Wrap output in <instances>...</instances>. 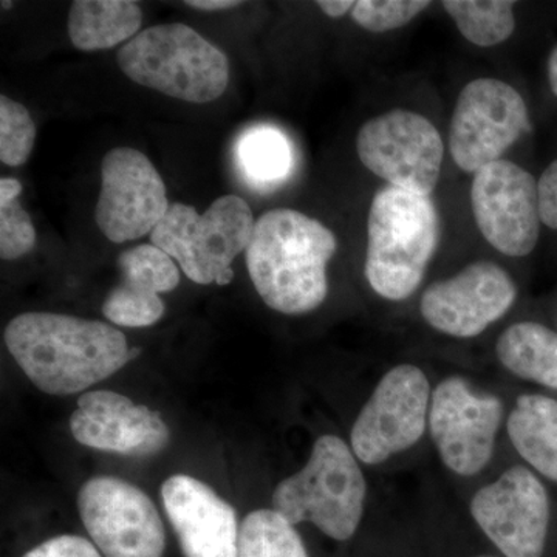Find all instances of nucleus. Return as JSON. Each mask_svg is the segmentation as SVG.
<instances>
[{
    "instance_id": "6",
    "label": "nucleus",
    "mask_w": 557,
    "mask_h": 557,
    "mask_svg": "<svg viewBox=\"0 0 557 557\" xmlns=\"http://www.w3.org/2000/svg\"><path fill=\"white\" fill-rule=\"evenodd\" d=\"M255 218L239 196L212 201L205 214L185 203H172L150 242L177 260L183 273L199 285H228L233 260L247 251L255 233Z\"/></svg>"
},
{
    "instance_id": "23",
    "label": "nucleus",
    "mask_w": 557,
    "mask_h": 557,
    "mask_svg": "<svg viewBox=\"0 0 557 557\" xmlns=\"http://www.w3.org/2000/svg\"><path fill=\"white\" fill-rule=\"evenodd\" d=\"M442 7L461 36L478 47L504 44L516 30V3L509 0H445Z\"/></svg>"
},
{
    "instance_id": "24",
    "label": "nucleus",
    "mask_w": 557,
    "mask_h": 557,
    "mask_svg": "<svg viewBox=\"0 0 557 557\" xmlns=\"http://www.w3.org/2000/svg\"><path fill=\"white\" fill-rule=\"evenodd\" d=\"M237 557H309L295 525L274 509L249 512L240 527Z\"/></svg>"
},
{
    "instance_id": "14",
    "label": "nucleus",
    "mask_w": 557,
    "mask_h": 557,
    "mask_svg": "<svg viewBox=\"0 0 557 557\" xmlns=\"http://www.w3.org/2000/svg\"><path fill=\"white\" fill-rule=\"evenodd\" d=\"M170 208L166 185L145 153L115 148L102 157L95 222L110 242L141 239L160 225Z\"/></svg>"
},
{
    "instance_id": "11",
    "label": "nucleus",
    "mask_w": 557,
    "mask_h": 557,
    "mask_svg": "<svg viewBox=\"0 0 557 557\" xmlns=\"http://www.w3.org/2000/svg\"><path fill=\"white\" fill-rule=\"evenodd\" d=\"M79 518L106 557H163V520L145 491L116 478H94L81 486Z\"/></svg>"
},
{
    "instance_id": "12",
    "label": "nucleus",
    "mask_w": 557,
    "mask_h": 557,
    "mask_svg": "<svg viewBox=\"0 0 557 557\" xmlns=\"http://www.w3.org/2000/svg\"><path fill=\"white\" fill-rule=\"evenodd\" d=\"M471 205L474 220L491 247L523 258L541 236L537 180L519 164L498 160L475 172Z\"/></svg>"
},
{
    "instance_id": "7",
    "label": "nucleus",
    "mask_w": 557,
    "mask_h": 557,
    "mask_svg": "<svg viewBox=\"0 0 557 557\" xmlns=\"http://www.w3.org/2000/svg\"><path fill=\"white\" fill-rule=\"evenodd\" d=\"M432 388L418 366L398 364L373 388L350 432V446L361 463H386L420 443L429 424Z\"/></svg>"
},
{
    "instance_id": "28",
    "label": "nucleus",
    "mask_w": 557,
    "mask_h": 557,
    "mask_svg": "<svg viewBox=\"0 0 557 557\" xmlns=\"http://www.w3.org/2000/svg\"><path fill=\"white\" fill-rule=\"evenodd\" d=\"M22 557H102L100 549L90 541L73 534H64L42 542Z\"/></svg>"
},
{
    "instance_id": "21",
    "label": "nucleus",
    "mask_w": 557,
    "mask_h": 557,
    "mask_svg": "<svg viewBox=\"0 0 557 557\" xmlns=\"http://www.w3.org/2000/svg\"><path fill=\"white\" fill-rule=\"evenodd\" d=\"M496 357L512 375L557 388V333L537 322L509 325L496 344Z\"/></svg>"
},
{
    "instance_id": "16",
    "label": "nucleus",
    "mask_w": 557,
    "mask_h": 557,
    "mask_svg": "<svg viewBox=\"0 0 557 557\" xmlns=\"http://www.w3.org/2000/svg\"><path fill=\"white\" fill-rule=\"evenodd\" d=\"M70 431L79 445L127 457H150L170 443V428L159 410L135 405L119 392H86L70 417Z\"/></svg>"
},
{
    "instance_id": "13",
    "label": "nucleus",
    "mask_w": 557,
    "mask_h": 557,
    "mask_svg": "<svg viewBox=\"0 0 557 557\" xmlns=\"http://www.w3.org/2000/svg\"><path fill=\"white\" fill-rule=\"evenodd\" d=\"M472 519L505 557H542L549 525L544 483L525 467H512L480 487L469 505Z\"/></svg>"
},
{
    "instance_id": "25",
    "label": "nucleus",
    "mask_w": 557,
    "mask_h": 557,
    "mask_svg": "<svg viewBox=\"0 0 557 557\" xmlns=\"http://www.w3.org/2000/svg\"><path fill=\"white\" fill-rule=\"evenodd\" d=\"M36 126L30 112L7 95L0 97V161L20 168L30 159Z\"/></svg>"
},
{
    "instance_id": "20",
    "label": "nucleus",
    "mask_w": 557,
    "mask_h": 557,
    "mask_svg": "<svg viewBox=\"0 0 557 557\" xmlns=\"http://www.w3.org/2000/svg\"><path fill=\"white\" fill-rule=\"evenodd\" d=\"M143 11L131 0H75L69 11V36L83 51L109 50L138 35Z\"/></svg>"
},
{
    "instance_id": "5",
    "label": "nucleus",
    "mask_w": 557,
    "mask_h": 557,
    "mask_svg": "<svg viewBox=\"0 0 557 557\" xmlns=\"http://www.w3.org/2000/svg\"><path fill=\"white\" fill-rule=\"evenodd\" d=\"M121 72L138 86L194 104H207L230 84L226 54L188 25L145 28L116 54Z\"/></svg>"
},
{
    "instance_id": "18",
    "label": "nucleus",
    "mask_w": 557,
    "mask_h": 557,
    "mask_svg": "<svg viewBox=\"0 0 557 557\" xmlns=\"http://www.w3.org/2000/svg\"><path fill=\"white\" fill-rule=\"evenodd\" d=\"M120 284L102 304V314L116 327L143 329L164 314L160 293L178 287L180 271L174 259L152 244L124 251L119 262Z\"/></svg>"
},
{
    "instance_id": "22",
    "label": "nucleus",
    "mask_w": 557,
    "mask_h": 557,
    "mask_svg": "<svg viewBox=\"0 0 557 557\" xmlns=\"http://www.w3.org/2000/svg\"><path fill=\"white\" fill-rule=\"evenodd\" d=\"M237 160L245 178L258 189L276 188L292 174V145L273 127H252L240 135Z\"/></svg>"
},
{
    "instance_id": "29",
    "label": "nucleus",
    "mask_w": 557,
    "mask_h": 557,
    "mask_svg": "<svg viewBox=\"0 0 557 557\" xmlns=\"http://www.w3.org/2000/svg\"><path fill=\"white\" fill-rule=\"evenodd\" d=\"M537 185L542 223L557 230V159L544 171Z\"/></svg>"
},
{
    "instance_id": "26",
    "label": "nucleus",
    "mask_w": 557,
    "mask_h": 557,
    "mask_svg": "<svg viewBox=\"0 0 557 557\" xmlns=\"http://www.w3.org/2000/svg\"><path fill=\"white\" fill-rule=\"evenodd\" d=\"M431 5L428 0H359L355 2L351 20L366 32H394L410 24Z\"/></svg>"
},
{
    "instance_id": "1",
    "label": "nucleus",
    "mask_w": 557,
    "mask_h": 557,
    "mask_svg": "<svg viewBox=\"0 0 557 557\" xmlns=\"http://www.w3.org/2000/svg\"><path fill=\"white\" fill-rule=\"evenodd\" d=\"M5 344L27 379L57 397L87 391L141 355L115 325L46 311L11 319Z\"/></svg>"
},
{
    "instance_id": "30",
    "label": "nucleus",
    "mask_w": 557,
    "mask_h": 557,
    "mask_svg": "<svg viewBox=\"0 0 557 557\" xmlns=\"http://www.w3.org/2000/svg\"><path fill=\"white\" fill-rule=\"evenodd\" d=\"M317 5L333 20H339L355 9L354 0H319Z\"/></svg>"
},
{
    "instance_id": "32",
    "label": "nucleus",
    "mask_w": 557,
    "mask_h": 557,
    "mask_svg": "<svg viewBox=\"0 0 557 557\" xmlns=\"http://www.w3.org/2000/svg\"><path fill=\"white\" fill-rule=\"evenodd\" d=\"M548 83L553 94L557 98V44L548 58Z\"/></svg>"
},
{
    "instance_id": "17",
    "label": "nucleus",
    "mask_w": 557,
    "mask_h": 557,
    "mask_svg": "<svg viewBox=\"0 0 557 557\" xmlns=\"http://www.w3.org/2000/svg\"><path fill=\"white\" fill-rule=\"evenodd\" d=\"M161 500L183 556L237 557L236 509L207 483L190 475H172L161 486Z\"/></svg>"
},
{
    "instance_id": "15",
    "label": "nucleus",
    "mask_w": 557,
    "mask_h": 557,
    "mask_svg": "<svg viewBox=\"0 0 557 557\" xmlns=\"http://www.w3.org/2000/svg\"><path fill=\"white\" fill-rule=\"evenodd\" d=\"M518 299L508 271L490 260L469 263L456 276L424 289L420 313L428 325L458 339L475 338L500 321Z\"/></svg>"
},
{
    "instance_id": "19",
    "label": "nucleus",
    "mask_w": 557,
    "mask_h": 557,
    "mask_svg": "<svg viewBox=\"0 0 557 557\" xmlns=\"http://www.w3.org/2000/svg\"><path fill=\"white\" fill-rule=\"evenodd\" d=\"M507 432L519 456L539 474L557 483L556 399L547 395H520L509 413Z\"/></svg>"
},
{
    "instance_id": "27",
    "label": "nucleus",
    "mask_w": 557,
    "mask_h": 557,
    "mask_svg": "<svg viewBox=\"0 0 557 557\" xmlns=\"http://www.w3.org/2000/svg\"><path fill=\"white\" fill-rule=\"evenodd\" d=\"M36 230L17 199H0V258L16 260L33 251Z\"/></svg>"
},
{
    "instance_id": "33",
    "label": "nucleus",
    "mask_w": 557,
    "mask_h": 557,
    "mask_svg": "<svg viewBox=\"0 0 557 557\" xmlns=\"http://www.w3.org/2000/svg\"><path fill=\"white\" fill-rule=\"evenodd\" d=\"M11 5H13V2H2L3 10H10Z\"/></svg>"
},
{
    "instance_id": "34",
    "label": "nucleus",
    "mask_w": 557,
    "mask_h": 557,
    "mask_svg": "<svg viewBox=\"0 0 557 557\" xmlns=\"http://www.w3.org/2000/svg\"><path fill=\"white\" fill-rule=\"evenodd\" d=\"M478 557H496V556H478Z\"/></svg>"
},
{
    "instance_id": "4",
    "label": "nucleus",
    "mask_w": 557,
    "mask_h": 557,
    "mask_svg": "<svg viewBox=\"0 0 557 557\" xmlns=\"http://www.w3.org/2000/svg\"><path fill=\"white\" fill-rule=\"evenodd\" d=\"M366 497L368 482L351 446L327 434L314 442L306 467L278 483L271 502L292 525L310 522L344 542L358 531Z\"/></svg>"
},
{
    "instance_id": "2",
    "label": "nucleus",
    "mask_w": 557,
    "mask_h": 557,
    "mask_svg": "<svg viewBox=\"0 0 557 557\" xmlns=\"http://www.w3.org/2000/svg\"><path fill=\"white\" fill-rule=\"evenodd\" d=\"M336 249L335 234L319 220L276 208L256 222L245 259L267 307L282 314H306L327 299V265Z\"/></svg>"
},
{
    "instance_id": "8",
    "label": "nucleus",
    "mask_w": 557,
    "mask_h": 557,
    "mask_svg": "<svg viewBox=\"0 0 557 557\" xmlns=\"http://www.w3.org/2000/svg\"><path fill=\"white\" fill-rule=\"evenodd\" d=\"M357 152L372 174L394 188L431 196L442 174L445 145L426 116L394 109L362 124Z\"/></svg>"
},
{
    "instance_id": "9",
    "label": "nucleus",
    "mask_w": 557,
    "mask_h": 557,
    "mask_svg": "<svg viewBox=\"0 0 557 557\" xmlns=\"http://www.w3.org/2000/svg\"><path fill=\"white\" fill-rule=\"evenodd\" d=\"M530 131L525 100L515 87L494 78L471 81L458 95L449 127L454 163L468 174L504 160Z\"/></svg>"
},
{
    "instance_id": "10",
    "label": "nucleus",
    "mask_w": 557,
    "mask_h": 557,
    "mask_svg": "<svg viewBox=\"0 0 557 557\" xmlns=\"http://www.w3.org/2000/svg\"><path fill=\"white\" fill-rule=\"evenodd\" d=\"M504 403L478 394L461 376H448L432 391L429 429L432 442L449 471L474 478L493 458Z\"/></svg>"
},
{
    "instance_id": "31",
    "label": "nucleus",
    "mask_w": 557,
    "mask_h": 557,
    "mask_svg": "<svg viewBox=\"0 0 557 557\" xmlns=\"http://www.w3.org/2000/svg\"><path fill=\"white\" fill-rule=\"evenodd\" d=\"M185 5L193 10L223 11L236 9V7L244 5V2H239V0H188Z\"/></svg>"
},
{
    "instance_id": "3",
    "label": "nucleus",
    "mask_w": 557,
    "mask_h": 557,
    "mask_svg": "<svg viewBox=\"0 0 557 557\" xmlns=\"http://www.w3.org/2000/svg\"><path fill=\"white\" fill-rule=\"evenodd\" d=\"M442 237L431 196L387 185L376 190L368 218L364 273L383 299H409L420 288Z\"/></svg>"
}]
</instances>
